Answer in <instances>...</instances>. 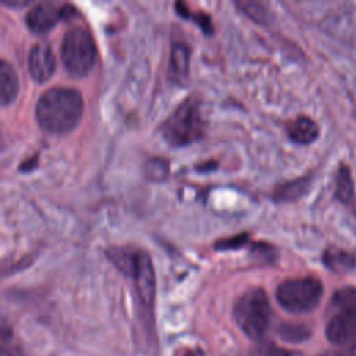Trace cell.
<instances>
[{
  "instance_id": "obj_1",
  "label": "cell",
  "mask_w": 356,
  "mask_h": 356,
  "mask_svg": "<svg viewBox=\"0 0 356 356\" xmlns=\"http://www.w3.org/2000/svg\"><path fill=\"white\" fill-rule=\"evenodd\" d=\"M82 96L74 88L54 86L36 102L35 115L39 127L50 134H67L82 115Z\"/></svg>"
},
{
  "instance_id": "obj_2",
  "label": "cell",
  "mask_w": 356,
  "mask_h": 356,
  "mask_svg": "<svg viewBox=\"0 0 356 356\" xmlns=\"http://www.w3.org/2000/svg\"><path fill=\"white\" fill-rule=\"evenodd\" d=\"M330 320L325 337L335 345L356 343V286H343L334 292L330 302Z\"/></svg>"
},
{
  "instance_id": "obj_3",
  "label": "cell",
  "mask_w": 356,
  "mask_h": 356,
  "mask_svg": "<svg viewBox=\"0 0 356 356\" xmlns=\"http://www.w3.org/2000/svg\"><path fill=\"white\" fill-rule=\"evenodd\" d=\"M234 318L243 334L260 339L271 320V306L266 292L261 288L243 292L234 305Z\"/></svg>"
},
{
  "instance_id": "obj_4",
  "label": "cell",
  "mask_w": 356,
  "mask_h": 356,
  "mask_svg": "<svg viewBox=\"0 0 356 356\" xmlns=\"http://www.w3.org/2000/svg\"><path fill=\"white\" fill-rule=\"evenodd\" d=\"M160 131L171 146H185L200 139L204 132V120L200 113L199 102L186 99L163 122Z\"/></svg>"
},
{
  "instance_id": "obj_5",
  "label": "cell",
  "mask_w": 356,
  "mask_h": 356,
  "mask_svg": "<svg viewBox=\"0 0 356 356\" xmlns=\"http://www.w3.org/2000/svg\"><path fill=\"white\" fill-rule=\"evenodd\" d=\"M110 260L135 281L138 293L145 305L152 306L156 292V280L149 256L138 249H110Z\"/></svg>"
},
{
  "instance_id": "obj_6",
  "label": "cell",
  "mask_w": 356,
  "mask_h": 356,
  "mask_svg": "<svg viewBox=\"0 0 356 356\" xmlns=\"http://www.w3.org/2000/svg\"><path fill=\"white\" fill-rule=\"evenodd\" d=\"M282 309L291 313H306L317 307L323 296V284L316 277H298L282 281L275 291Z\"/></svg>"
},
{
  "instance_id": "obj_7",
  "label": "cell",
  "mask_w": 356,
  "mask_h": 356,
  "mask_svg": "<svg viewBox=\"0 0 356 356\" xmlns=\"http://www.w3.org/2000/svg\"><path fill=\"white\" fill-rule=\"evenodd\" d=\"M96 58V47L92 35L83 26L70 28L61 43V61L65 70L75 76L89 72Z\"/></svg>"
},
{
  "instance_id": "obj_8",
  "label": "cell",
  "mask_w": 356,
  "mask_h": 356,
  "mask_svg": "<svg viewBox=\"0 0 356 356\" xmlns=\"http://www.w3.org/2000/svg\"><path fill=\"white\" fill-rule=\"evenodd\" d=\"M74 13L75 10L68 4L57 6L51 1H43L33 6V8L26 13L25 22L33 33H46L57 24L58 19L70 18Z\"/></svg>"
},
{
  "instance_id": "obj_9",
  "label": "cell",
  "mask_w": 356,
  "mask_h": 356,
  "mask_svg": "<svg viewBox=\"0 0 356 356\" xmlns=\"http://www.w3.org/2000/svg\"><path fill=\"white\" fill-rule=\"evenodd\" d=\"M56 61L50 46L44 42H39L32 46L28 56V71L32 79L36 82L47 81L54 72Z\"/></svg>"
},
{
  "instance_id": "obj_10",
  "label": "cell",
  "mask_w": 356,
  "mask_h": 356,
  "mask_svg": "<svg viewBox=\"0 0 356 356\" xmlns=\"http://www.w3.org/2000/svg\"><path fill=\"white\" fill-rule=\"evenodd\" d=\"M289 138L300 145H307L316 140L318 136V125L314 120L300 115L295 120H292L286 127Z\"/></svg>"
},
{
  "instance_id": "obj_11",
  "label": "cell",
  "mask_w": 356,
  "mask_h": 356,
  "mask_svg": "<svg viewBox=\"0 0 356 356\" xmlns=\"http://www.w3.org/2000/svg\"><path fill=\"white\" fill-rule=\"evenodd\" d=\"M323 263L325 264V267L328 270L342 274V273H348L355 268L356 257L353 253H349L343 249L328 248L323 253Z\"/></svg>"
},
{
  "instance_id": "obj_12",
  "label": "cell",
  "mask_w": 356,
  "mask_h": 356,
  "mask_svg": "<svg viewBox=\"0 0 356 356\" xmlns=\"http://www.w3.org/2000/svg\"><path fill=\"white\" fill-rule=\"evenodd\" d=\"M189 50L182 43H174L170 58V78L177 83H182L188 76Z\"/></svg>"
},
{
  "instance_id": "obj_13",
  "label": "cell",
  "mask_w": 356,
  "mask_h": 356,
  "mask_svg": "<svg viewBox=\"0 0 356 356\" xmlns=\"http://www.w3.org/2000/svg\"><path fill=\"white\" fill-rule=\"evenodd\" d=\"M18 75L11 64L6 60L0 63V100L1 104L6 106L11 103L18 93Z\"/></svg>"
},
{
  "instance_id": "obj_14",
  "label": "cell",
  "mask_w": 356,
  "mask_h": 356,
  "mask_svg": "<svg viewBox=\"0 0 356 356\" xmlns=\"http://www.w3.org/2000/svg\"><path fill=\"white\" fill-rule=\"evenodd\" d=\"M335 195L346 206H350L355 203L353 181H352V174L348 165H341L337 172Z\"/></svg>"
},
{
  "instance_id": "obj_15",
  "label": "cell",
  "mask_w": 356,
  "mask_h": 356,
  "mask_svg": "<svg viewBox=\"0 0 356 356\" xmlns=\"http://www.w3.org/2000/svg\"><path fill=\"white\" fill-rule=\"evenodd\" d=\"M248 356H303V353L299 350L281 348L270 341H260L250 349Z\"/></svg>"
},
{
  "instance_id": "obj_16",
  "label": "cell",
  "mask_w": 356,
  "mask_h": 356,
  "mask_svg": "<svg viewBox=\"0 0 356 356\" xmlns=\"http://www.w3.org/2000/svg\"><path fill=\"white\" fill-rule=\"evenodd\" d=\"M280 335L285 341L300 342L310 337V330L303 324H282L280 327Z\"/></svg>"
},
{
  "instance_id": "obj_17",
  "label": "cell",
  "mask_w": 356,
  "mask_h": 356,
  "mask_svg": "<svg viewBox=\"0 0 356 356\" xmlns=\"http://www.w3.org/2000/svg\"><path fill=\"white\" fill-rule=\"evenodd\" d=\"M307 184H309V178H300L298 181H293V182H289V184L284 185L282 188H280L281 197L295 199V197L300 196L305 192V189L307 188Z\"/></svg>"
},
{
  "instance_id": "obj_18",
  "label": "cell",
  "mask_w": 356,
  "mask_h": 356,
  "mask_svg": "<svg viewBox=\"0 0 356 356\" xmlns=\"http://www.w3.org/2000/svg\"><path fill=\"white\" fill-rule=\"evenodd\" d=\"M323 356H356V343L343 345L341 349L330 350V352L324 353Z\"/></svg>"
},
{
  "instance_id": "obj_19",
  "label": "cell",
  "mask_w": 356,
  "mask_h": 356,
  "mask_svg": "<svg viewBox=\"0 0 356 356\" xmlns=\"http://www.w3.org/2000/svg\"><path fill=\"white\" fill-rule=\"evenodd\" d=\"M185 356H204V355H203L202 350L195 349V350H188V352L185 353Z\"/></svg>"
}]
</instances>
